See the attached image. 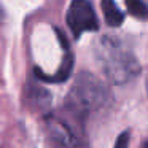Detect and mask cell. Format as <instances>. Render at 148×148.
Wrapping results in <instances>:
<instances>
[{"label": "cell", "mask_w": 148, "mask_h": 148, "mask_svg": "<svg viewBox=\"0 0 148 148\" xmlns=\"http://www.w3.org/2000/svg\"><path fill=\"white\" fill-rule=\"evenodd\" d=\"M96 58L107 78L116 84L131 81L140 70L135 56L118 38L108 35L102 37L97 42Z\"/></svg>", "instance_id": "cell-1"}, {"label": "cell", "mask_w": 148, "mask_h": 148, "mask_svg": "<svg viewBox=\"0 0 148 148\" xmlns=\"http://www.w3.org/2000/svg\"><path fill=\"white\" fill-rule=\"evenodd\" d=\"M107 97V89L96 77L81 73L69 94V107L72 112L86 113L99 108Z\"/></svg>", "instance_id": "cell-2"}, {"label": "cell", "mask_w": 148, "mask_h": 148, "mask_svg": "<svg viewBox=\"0 0 148 148\" xmlns=\"http://www.w3.org/2000/svg\"><path fill=\"white\" fill-rule=\"evenodd\" d=\"M67 24L75 37L99 29L97 14L89 0H73L67 11Z\"/></svg>", "instance_id": "cell-3"}, {"label": "cell", "mask_w": 148, "mask_h": 148, "mask_svg": "<svg viewBox=\"0 0 148 148\" xmlns=\"http://www.w3.org/2000/svg\"><path fill=\"white\" fill-rule=\"evenodd\" d=\"M102 10H103V16H105V21L108 26L112 27H118L123 24L124 21V14H123L121 10H118L116 3L113 0H102Z\"/></svg>", "instance_id": "cell-4"}, {"label": "cell", "mask_w": 148, "mask_h": 148, "mask_svg": "<svg viewBox=\"0 0 148 148\" xmlns=\"http://www.w3.org/2000/svg\"><path fill=\"white\" fill-rule=\"evenodd\" d=\"M124 3H126L127 11L132 16L142 18V19L148 18V7L145 5L143 0H124Z\"/></svg>", "instance_id": "cell-5"}, {"label": "cell", "mask_w": 148, "mask_h": 148, "mask_svg": "<svg viewBox=\"0 0 148 148\" xmlns=\"http://www.w3.org/2000/svg\"><path fill=\"white\" fill-rule=\"evenodd\" d=\"M129 137H131L129 131H124V132H123V134L119 135L118 138H116L115 148H127V145H129Z\"/></svg>", "instance_id": "cell-6"}, {"label": "cell", "mask_w": 148, "mask_h": 148, "mask_svg": "<svg viewBox=\"0 0 148 148\" xmlns=\"http://www.w3.org/2000/svg\"><path fill=\"white\" fill-rule=\"evenodd\" d=\"M142 148H148V142H145V143H143V147H142Z\"/></svg>", "instance_id": "cell-7"}]
</instances>
